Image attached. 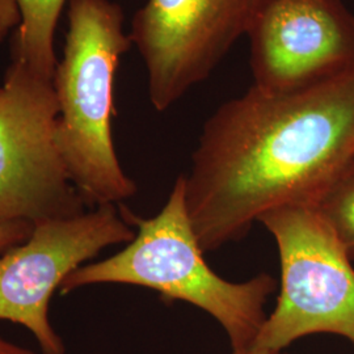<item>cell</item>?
Here are the masks:
<instances>
[{
  "label": "cell",
  "instance_id": "52a82bcc",
  "mask_svg": "<svg viewBox=\"0 0 354 354\" xmlns=\"http://www.w3.org/2000/svg\"><path fill=\"white\" fill-rule=\"evenodd\" d=\"M260 0H147L130 39L147 71L149 96L165 112L213 74L252 24Z\"/></svg>",
  "mask_w": 354,
  "mask_h": 354
},
{
  "label": "cell",
  "instance_id": "9c48e42d",
  "mask_svg": "<svg viewBox=\"0 0 354 354\" xmlns=\"http://www.w3.org/2000/svg\"><path fill=\"white\" fill-rule=\"evenodd\" d=\"M66 0H16L20 24L16 29L12 61L53 80L58 64L54 35Z\"/></svg>",
  "mask_w": 354,
  "mask_h": 354
},
{
  "label": "cell",
  "instance_id": "8fae6325",
  "mask_svg": "<svg viewBox=\"0 0 354 354\" xmlns=\"http://www.w3.org/2000/svg\"><path fill=\"white\" fill-rule=\"evenodd\" d=\"M33 225L29 222H0V251L24 243L30 236Z\"/></svg>",
  "mask_w": 354,
  "mask_h": 354
},
{
  "label": "cell",
  "instance_id": "9a60e30c",
  "mask_svg": "<svg viewBox=\"0 0 354 354\" xmlns=\"http://www.w3.org/2000/svg\"><path fill=\"white\" fill-rule=\"evenodd\" d=\"M264 1H268V0H260V3H264Z\"/></svg>",
  "mask_w": 354,
  "mask_h": 354
},
{
  "label": "cell",
  "instance_id": "4fadbf2b",
  "mask_svg": "<svg viewBox=\"0 0 354 354\" xmlns=\"http://www.w3.org/2000/svg\"><path fill=\"white\" fill-rule=\"evenodd\" d=\"M0 354H35L32 351H28L23 346L15 345L12 342L4 340L0 336Z\"/></svg>",
  "mask_w": 354,
  "mask_h": 354
},
{
  "label": "cell",
  "instance_id": "3957f363",
  "mask_svg": "<svg viewBox=\"0 0 354 354\" xmlns=\"http://www.w3.org/2000/svg\"><path fill=\"white\" fill-rule=\"evenodd\" d=\"M67 17L64 57L53 76L59 108L55 142L86 206L122 203L137 193L112 137L115 73L133 45L124 11L112 0H68Z\"/></svg>",
  "mask_w": 354,
  "mask_h": 354
},
{
  "label": "cell",
  "instance_id": "5b68a950",
  "mask_svg": "<svg viewBox=\"0 0 354 354\" xmlns=\"http://www.w3.org/2000/svg\"><path fill=\"white\" fill-rule=\"evenodd\" d=\"M58 114L53 80L12 61L0 86V222L84 212L55 142Z\"/></svg>",
  "mask_w": 354,
  "mask_h": 354
},
{
  "label": "cell",
  "instance_id": "7c38bea8",
  "mask_svg": "<svg viewBox=\"0 0 354 354\" xmlns=\"http://www.w3.org/2000/svg\"><path fill=\"white\" fill-rule=\"evenodd\" d=\"M20 24V11L16 0H0V44Z\"/></svg>",
  "mask_w": 354,
  "mask_h": 354
},
{
  "label": "cell",
  "instance_id": "6da1fadb",
  "mask_svg": "<svg viewBox=\"0 0 354 354\" xmlns=\"http://www.w3.org/2000/svg\"><path fill=\"white\" fill-rule=\"evenodd\" d=\"M354 158V68L310 88L251 87L205 122L185 196L203 252L286 205L315 206Z\"/></svg>",
  "mask_w": 354,
  "mask_h": 354
},
{
  "label": "cell",
  "instance_id": "7a4b0ae2",
  "mask_svg": "<svg viewBox=\"0 0 354 354\" xmlns=\"http://www.w3.org/2000/svg\"><path fill=\"white\" fill-rule=\"evenodd\" d=\"M134 239L109 259L74 270L61 285L67 294L99 283H124L158 291L168 301L193 304L214 317L227 333L232 354L250 352L266 322V301L274 291L272 276L261 273L230 282L207 266L192 226L185 178L178 177L159 214L143 219L121 207Z\"/></svg>",
  "mask_w": 354,
  "mask_h": 354
},
{
  "label": "cell",
  "instance_id": "277c9868",
  "mask_svg": "<svg viewBox=\"0 0 354 354\" xmlns=\"http://www.w3.org/2000/svg\"><path fill=\"white\" fill-rule=\"evenodd\" d=\"M259 222L279 247L281 291L248 353L282 352L314 333L339 335L354 346L352 260L317 207L286 205Z\"/></svg>",
  "mask_w": 354,
  "mask_h": 354
},
{
  "label": "cell",
  "instance_id": "8992f818",
  "mask_svg": "<svg viewBox=\"0 0 354 354\" xmlns=\"http://www.w3.org/2000/svg\"><path fill=\"white\" fill-rule=\"evenodd\" d=\"M136 231L114 205L33 225L24 244L0 257V320L29 329L42 354H64L49 322L55 289L106 247L130 243Z\"/></svg>",
  "mask_w": 354,
  "mask_h": 354
},
{
  "label": "cell",
  "instance_id": "5bb4252c",
  "mask_svg": "<svg viewBox=\"0 0 354 354\" xmlns=\"http://www.w3.org/2000/svg\"><path fill=\"white\" fill-rule=\"evenodd\" d=\"M248 354H285V353H282V352H277V353H276V352H263V353H248Z\"/></svg>",
  "mask_w": 354,
  "mask_h": 354
},
{
  "label": "cell",
  "instance_id": "ba28073f",
  "mask_svg": "<svg viewBox=\"0 0 354 354\" xmlns=\"http://www.w3.org/2000/svg\"><path fill=\"white\" fill-rule=\"evenodd\" d=\"M253 87L289 93L354 68V13L342 0H268L248 29Z\"/></svg>",
  "mask_w": 354,
  "mask_h": 354
},
{
  "label": "cell",
  "instance_id": "30bf717a",
  "mask_svg": "<svg viewBox=\"0 0 354 354\" xmlns=\"http://www.w3.org/2000/svg\"><path fill=\"white\" fill-rule=\"evenodd\" d=\"M315 207L335 232L342 247L354 260V158Z\"/></svg>",
  "mask_w": 354,
  "mask_h": 354
}]
</instances>
